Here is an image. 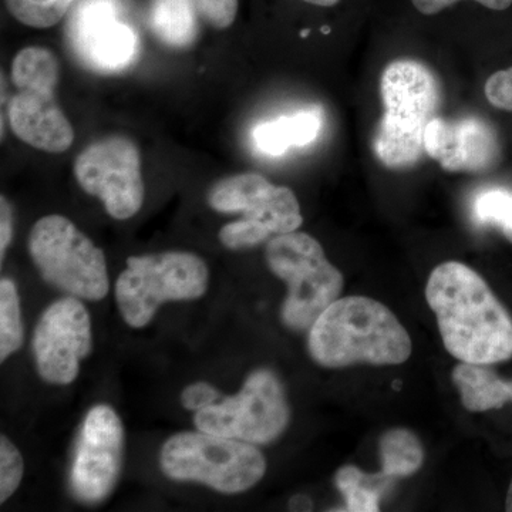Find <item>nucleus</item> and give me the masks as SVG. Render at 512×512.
I'll list each match as a JSON object with an SVG mask.
<instances>
[{
    "mask_svg": "<svg viewBox=\"0 0 512 512\" xmlns=\"http://www.w3.org/2000/svg\"><path fill=\"white\" fill-rule=\"evenodd\" d=\"M426 298L451 356L477 365L511 359V315L470 266L450 261L434 268Z\"/></svg>",
    "mask_w": 512,
    "mask_h": 512,
    "instance_id": "1",
    "label": "nucleus"
},
{
    "mask_svg": "<svg viewBox=\"0 0 512 512\" xmlns=\"http://www.w3.org/2000/svg\"><path fill=\"white\" fill-rule=\"evenodd\" d=\"M412 349V339L394 313L365 296L333 302L309 333L313 360L329 369L357 363L400 365L409 359Z\"/></svg>",
    "mask_w": 512,
    "mask_h": 512,
    "instance_id": "2",
    "label": "nucleus"
},
{
    "mask_svg": "<svg viewBox=\"0 0 512 512\" xmlns=\"http://www.w3.org/2000/svg\"><path fill=\"white\" fill-rule=\"evenodd\" d=\"M383 114L373 136L377 160L390 170L413 167L424 153V131L440 106V84L426 64L400 59L380 77Z\"/></svg>",
    "mask_w": 512,
    "mask_h": 512,
    "instance_id": "3",
    "label": "nucleus"
},
{
    "mask_svg": "<svg viewBox=\"0 0 512 512\" xmlns=\"http://www.w3.org/2000/svg\"><path fill=\"white\" fill-rule=\"evenodd\" d=\"M16 92L9 103L8 119L13 134L28 146L60 154L72 147L74 131L56 101L60 63L46 47L20 50L12 64Z\"/></svg>",
    "mask_w": 512,
    "mask_h": 512,
    "instance_id": "4",
    "label": "nucleus"
},
{
    "mask_svg": "<svg viewBox=\"0 0 512 512\" xmlns=\"http://www.w3.org/2000/svg\"><path fill=\"white\" fill-rule=\"evenodd\" d=\"M266 262L289 291L282 320L293 330L311 329L342 293V272L326 258L322 245L305 232L276 235L266 247Z\"/></svg>",
    "mask_w": 512,
    "mask_h": 512,
    "instance_id": "5",
    "label": "nucleus"
},
{
    "mask_svg": "<svg viewBox=\"0 0 512 512\" xmlns=\"http://www.w3.org/2000/svg\"><path fill=\"white\" fill-rule=\"evenodd\" d=\"M160 460L165 476L198 481L225 494L244 493L266 471L264 454L254 444L200 430L165 441Z\"/></svg>",
    "mask_w": 512,
    "mask_h": 512,
    "instance_id": "6",
    "label": "nucleus"
},
{
    "mask_svg": "<svg viewBox=\"0 0 512 512\" xmlns=\"http://www.w3.org/2000/svg\"><path fill=\"white\" fill-rule=\"evenodd\" d=\"M208 266L192 252L130 256L116 282L121 316L131 328H143L168 301H192L208 288Z\"/></svg>",
    "mask_w": 512,
    "mask_h": 512,
    "instance_id": "7",
    "label": "nucleus"
},
{
    "mask_svg": "<svg viewBox=\"0 0 512 512\" xmlns=\"http://www.w3.org/2000/svg\"><path fill=\"white\" fill-rule=\"evenodd\" d=\"M29 252L37 271L56 288L87 301L109 293L106 256L69 218H40L30 231Z\"/></svg>",
    "mask_w": 512,
    "mask_h": 512,
    "instance_id": "8",
    "label": "nucleus"
},
{
    "mask_svg": "<svg viewBox=\"0 0 512 512\" xmlns=\"http://www.w3.org/2000/svg\"><path fill=\"white\" fill-rule=\"evenodd\" d=\"M289 417L284 386L274 372L259 369L248 376L241 392L197 412L194 423L204 433L268 444L284 433Z\"/></svg>",
    "mask_w": 512,
    "mask_h": 512,
    "instance_id": "9",
    "label": "nucleus"
},
{
    "mask_svg": "<svg viewBox=\"0 0 512 512\" xmlns=\"http://www.w3.org/2000/svg\"><path fill=\"white\" fill-rule=\"evenodd\" d=\"M73 171L80 187L100 198L116 220H128L143 207L140 150L130 138L109 136L94 141L77 156Z\"/></svg>",
    "mask_w": 512,
    "mask_h": 512,
    "instance_id": "10",
    "label": "nucleus"
},
{
    "mask_svg": "<svg viewBox=\"0 0 512 512\" xmlns=\"http://www.w3.org/2000/svg\"><path fill=\"white\" fill-rule=\"evenodd\" d=\"M77 62L100 74L130 69L140 56L136 29L124 20L119 0H79L66 26Z\"/></svg>",
    "mask_w": 512,
    "mask_h": 512,
    "instance_id": "11",
    "label": "nucleus"
},
{
    "mask_svg": "<svg viewBox=\"0 0 512 512\" xmlns=\"http://www.w3.org/2000/svg\"><path fill=\"white\" fill-rule=\"evenodd\" d=\"M124 429L117 413L99 404L87 413L74 451L70 483L77 500H106L119 480Z\"/></svg>",
    "mask_w": 512,
    "mask_h": 512,
    "instance_id": "12",
    "label": "nucleus"
},
{
    "mask_svg": "<svg viewBox=\"0 0 512 512\" xmlns=\"http://www.w3.org/2000/svg\"><path fill=\"white\" fill-rule=\"evenodd\" d=\"M93 348L92 322L74 296L59 299L37 323L33 352L37 372L50 384H70L79 375L80 362Z\"/></svg>",
    "mask_w": 512,
    "mask_h": 512,
    "instance_id": "13",
    "label": "nucleus"
},
{
    "mask_svg": "<svg viewBox=\"0 0 512 512\" xmlns=\"http://www.w3.org/2000/svg\"><path fill=\"white\" fill-rule=\"evenodd\" d=\"M208 204L224 214H244L245 220L264 225L272 235L296 231L303 222L301 205L291 188L272 184L256 173L222 178L208 192Z\"/></svg>",
    "mask_w": 512,
    "mask_h": 512,
    "instance_id": "14",
    "label": "nucleus"
},
{
    "mask_svg": "<svg viewBox=\"0 0 512 512\" xmlns=\"http://www.w3.org/2000/svg\"><path fill=\"white\" fill-rule=\"evenodd\" d=\"M424 153L450 173L480 174L498 164L501 147L494 127L480 117H434L424 131Z\"/></svg>",
    "mask_w": 512,
    "mask_h": 512,
    "instance_id": "15",
    "label": "nucleus"
},
{
    "mask_svg": "<svg viewBox=\"0 0 512 512\" xmlns=\"http://www.w3.org/2000/svg\"><path fill=\"white\" fill-rule=\"evenodd\" d=\"M322 124V111L318 109L296 111L289 116L265 121L254 130L255 147L265 156H282L289 148L313 143L322 130Z\"/></svg>",
    "mask_w": 512,
    "mask_h": 512,
    "instance_id": "16",
    "label": "nucleus"
},
{
    "mask_svg": "<svg viewBox=\"0 0 512 512\" xmlns=\"http://www.w3.org/2000/svg\"><path fill=\"white\" fill-rule=\"evenodd\" d=\"M451 377L468 412H488L512 402V380H504L487 365L461 362Z\"/></svg>",
    "mask_w": 512,
    "mask_h": 512,
    "instance_id": "17",
    "label": "nucleus"
},
{
    "mask_svg": "<svg viewBox=\"0 0 512 512\" xmlns=\"http://www.w3.org/2000/svg\"><path fill=\"white\" fill-rule=\"evenodd\" d=\"M195 9L197 3L192 0H157L151 10V30L168 47H190L198 37Z\"/></svg>",
    "mask_w": 512,
    "mask_h": 512,
    "instance_id": "18",
    "label": "nucleus"
},
{
    "mask_svg": "<svg viewBox=\"0 0 512 512\" xmlns=\"http://www.w3.org/2000/svg\"><path fill=\"white\" fill-rule=\"evenodd\" d=\"M380 458L384 477L396 478L413 476L424 461V450L416 434L406 429L387 431L380 439Z\"/></svg>",
    "mask_w": 512,
    "mask_h": 512,
    "instance_id": "19",
    "label": "nucleus"
},
{
    "mask_svg": "<svg viewBox=\"0 0 512 512\" xmlns=\"http://www.w3.org/2000/svg\"><path fill=\"white\" fill-rule=\"evenodd\" d=\"M392 478L382 473H365L355 466H345L336 473L335 484L345 497L346 511H379V500L387 487L392 485Z\"/></svg>",
    "mask_w": 512,
    "mask_h": 512,
    "instance_id": "20",
    "label": "nucleus"
},
{
    "mask_svg": "<svg viewBox=\"0 0 512 512\" xmlns=\"http://www.w3.org/2000/svg\"><path fill=\"white\" fill-rule=\"evenodd\" d=\"M23 323L20 301L15 282L8 278L0 281V360L6 359L23 343Z\"/></svg>",
    "mask_w": 512,
    "mask_h": 512,
    "instance_id": "21",
    "label": "nucleus"
},
{
    "mask_svg": "<svg viewBox=\"0 0 512 512\" xmlns=\"http://www.w3.org/2000/svg\"><path fill=\"white\" fill-rule=\"evenodd\" d=\"M73 5L74 0H6L13 18L36 29L57 25L72 10Z\"/></svg>",
    "mask_w": 512,
    "mask_h": 512,
    "instance_id": "22",
    "label": "nucleus"
},
{
    "mask_svg": "<svg viewBox=\"0 0 512 512\" xmlns=\"http://www.w3.org/2000/svg\"><path fill=\"white\" fill-rule=\"evenodd\" d=\"M473 214L480 224L495 225L508 237L512 234V191L505 188L481 191L473 202Z\"/></svg>",
    "mask_w": 512,
    "mask_h": 512,
    "instance_id": "23",
    "label": "nucleus"
},
{
    "mask_svg": "<svg viewBox=\"0 0 512 512\" xmlns=\"http://www.w3.org/2000/svg\"><path fill=\"white\" fill-rule=\"evenodd\" d=\"M23 458L18 448L2 436L0 440V503H5L18 490L23 478Z\"/></svg>",
    "mask_w": 512,
    "mask_h": 512,
    "instance_id": "24",
    "label": "nucleus"
},
{
    "mask_svg": "<svg viewBox=\"0 0 512 512\" xmlns=\"http://www.w3.org/2000/svg\"><path fill=\"white\" fill-rule=\"evenodd\" d=\"M271 235V231L264 225L242 218L221 228L220 241L228 249H244L261 244Z\"/></svg>",
    "mask_w": 512,
    "mask_h": 512,
    "instance_id": "25",
    "label": "nucleus"
},
{
    "mask_svg": "<svg viewBox=\"0 0 512 512\" xmlns=\"http://www.w3.org/2000/svg\"><path fill=\"white\" fill-rule=\"evenodd\" d=\"M201 18L214 29H228L235 22L238 0H195Z\"/></svg>",
    "mask_w": 512,
    "mask_h": 512,
    "instance_id": "26",
    "label": "nucleus"
},
{
    "mask_svg": "<svg viewBox=\"0 0 512 512\" xmlns=\"http://www.w3.org/2000/svg\"><path fill=\"white\" fill-rule=\"evenodd\" d=\"M484 92L495 109L512 111V67L491 74Z\"/></svg>",
    "mask_w": 512,
    "mask_h": 512,
    "instance_id": "27",
    "label": "nucleus"
},
{
    "mask_svg": "<svg viewBox=\"0 0 512 512\" xmlns=\"http://www.w3.org/2000/svg\"><path fill=\"white\" fill-rule=\"evenodd\" d=\"M224 396L218 390H215L211 384L198 382L190 384L181 394V403L185 409L192 412H200L202 409L212 406V404L220 402Z\"/></svg>",
    "mask_w": 512,
    "mask_h": 512,
    "instance_id": "28",
    "label": "nucleus"
},
{
    "mask_svg": "<svg viewBox=\"0 0 512 512\" xmlns=\"http://www.w3.org/2000/svg\"><path fill=\"white\" fill-rule=\"evenodd\" d=\"M412 2L414 8L419 10L420 13L431 16L443 12L444 9L456 5L461 0H412ZM474 2L480 3L484 8L491 10H505L512 5V0H474Z\"/></svg>",
    "mask_w": 512,
    "mask_h": 512,
    "instance_id": "29",
    "label": "nucleus"
},
{
    "mask_svg": "<svg viewBox=\"0 0 512 512\" xmlns=\"http://www.w3.org/2000/svg\"><path fill=\"white\" fill-rule=\"evenodd\" d=\"M13 237V214L8 200H0V259L5 258L6 249Z\"/></svg>",
    "mask_w": 512,
    "mask_h": 512,
    "instance_id": "30",
    "label": "nucleus"
},
{
    "mask_svg": "<svg viewBox=\"0 0 512 512\" xmlns=\"http://www.w3.org/2000/svg\"><path fill=\"white\" fill-rule=\"evenodd\" d=\"M302 2L311 3V5L322 6V8H332L338 5L340 0H302Z\"/></svg>",
    "mask_w": 512,
    "mask_h": 512,
    "instance_id": "31",
    "label": "nucleus"
},
{
    "mask_svg": "<svg viewBox=\"0 0 512 512\" xmlns=\"http://www.w3.org/2000/svg\"><path fill=\"white\" fill-rule=\"evenodd\" d=\"M505 510L512 512V480L508 488L507 501H505Z\"/></svg>",
    "mask_w": 512,
    "mask_h": 512,
    "instance_id": "32",
    "label": "nucleus"
},
{
    "mask_svg": "<svg viewBox=\"0 0 512 512\" xmlns=\"http://www.w3.org/2000/svg\"><path fill=\"white\" fill-rule=\"evenodd\" d=\"M400 386H402V383H400V380H396V382L393 383V389L399 390Z\"/></svg>",
    "mask_w": 512,
    "mask_h": 512,
    "instance_id": "33",
    "label": "nucleus"
},
{
    "mask_svg": "<svg viewBox=\"0 0 512 512\" xmlns=\"http://www.w3.org/2000/svg\"><path fill=\"white\" fill-rule=\"evenodd\" d=\"M505 238H507V239H508V241H510V242H511V244H512V234H511V235H508V237H505Z\"/></svg>",
    "mask_w": 512,
    "mask_h": 512,
    "instance_id": "34",
    "label": "nucleus"
}]
</instances>
